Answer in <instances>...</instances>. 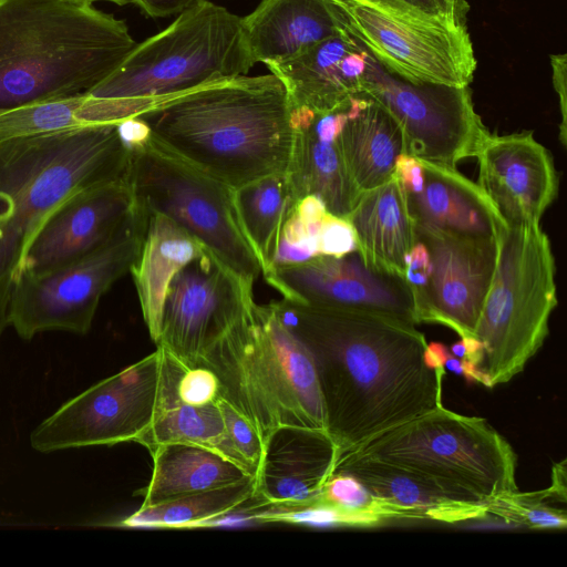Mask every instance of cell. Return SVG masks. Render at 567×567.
Segmentation results:
<instances>
[{
	"mask_svg": "<svg viewBox=\"0 0 567 567\" xmlns=\"http://www.w3.org/2000/svg\"><path fill=\"white\" fill-rule=\"evenodd\" d=\"M312 359L338 460L441 405L445 369L424 361L416 324L382 313L271 302ZM337 460V461H338Z\"/></svg>",
	"mask_w": 567,
	"mask_h": 567,
	"instance_id": "cell-1",
	"label": "cell"
},
{
	"mask_svg": "<svg viewBox=\"0 0 567 567\" xmlns=\"http://www.w3.org/2000/svg\"><path fill=\"white\" fill-rule=\"evenodd\" d=\"M137 117L155 142L234 189L290 164L291 104L272 73L214 80Z\"/></svg>",
	"mask_w": 567,
	"mask_h": 567,
	"instance_id": "cell-2",
	"label": "cell"
},
{
	"mask_svg": "<svg viewBox=\"0 0 567 567\" xmlns=\"http://www.w3.org/2000/svg\"><path fill=\"white\" fill-rule=\"evenodd\" d=\"M136 45L124 20L66 0H0V113L90 91Z\"/></svg>",
	"mask_w": 567,
	"mask_h": 567,
	"instance_id": "cell-3",
	"label": "cell"
},
{
	"mask_svg": "<svg viewBox=\"0 0 567 567\" xmlns=\"http://www.w3.org/2000/svg\"><path fill=\"white\" fill-rule=\"evenodd\" d=\"M117 124L0 141V338L28 247L48 215L86 187L126 179Z\"/></svg>",
	"mask_w": 567,
	"mask_h": 567,
	"instance_id": "cell-4",
	"label": "cell"
},
{
	"mask_svg": "<svg viewBox=\"0 0 567 567\" xmlns=\"http://www.w3.org/2000/svg\"><path fill=\"white\" fill-rule=\"evenodd\" d=\"M197 365L216 374L220 396L249 421L264 444L284 426L326 431L310 353L271 302L245 309L208 341Z\"/></svg>",
	"mask_w": 567,
	"mask_h": 567,
	"instance_id": "cell-5",
	"label": "cell"
},
{
	"mask_svg": "<svg viewBox=\"0 0 567 567\" xmlns=\"http://www.w3.org/2000/svg\"><path fill=\"white\" fill-rule=\"evenodd\" d=\"M254 65L241 18L206 0L136 43L86 93L97 124H118L210 81L246 75Z\"/></svg>",
	"mask_w": 567,
	"mask_h": 567,
	"instance_id": "cell-6",
	"label": "cell"
},
{
	"mask_svg": "<svg viewBox=\"0 0 567 567\" xmlns=\"http://www.w3.org/2000/svg\"><path fill=\"white\" fill-rule=\"evenodd\" d=\"M346 454L409 470L465 501L491 504L517 491V457L506 439L485 419L443 405Z\"/></svg>",
	"mask_w": 567,
	"mask_h": 567,
	"instance_id": "cell-7",
	"label": "cell"
},
{
	"mask_svg": "<svg viewBox=\"0 0 567 567\" xmlns=\"http://www.w3.org/2000/svg\"><path fill=\"white\" fill-rule=\"evenodd\" d=\"M498 259L475 338L492 388L520 373L548 336L557 306L556 266L539 224L505 226Z\"/></svg>",
	"mask_w": 567,
	"mask_h": 567,
	"instance_id": "cell-8",
	"label": "cell"
},
{
	"mask_svg": "<svg viewBox=\"0 0 567 567\" xmlns=\"http://www.w3.org/2000/svg\"><path fill=\"white\" fill-rule=\"evenodd\" d=\"M126 182L135 203L175 221L234 272L252 284L261 274L238 218L234 188L152 136L145 144L130 148Z\"/></svg>",
	"mask_w": 567,
	"mask_h": 567,
	"instance_id": "cell-9",
	"label": "cell"
},
{
	"mask_svg": "<svg viewBox=\"0 0 567 567\" xmlns=\"http://www.w3.org/2000/svg\"><path fill=\"white\" fill-rule=\"evenodd\" d=\"M343 28L388 72L411 83L470 86L476 59L466 23L402 0H329Z\"/></svg>",
	"mask_w": 567,
	"mask_h": 567,
	"instance_id": "cell-10",
	"label": "cell"
},
{
	"mask_svg": "<svg viewBox=\"0 0 567 567\" xmlns=\"http://www.w3.org/2000/svg\"><path fill=\"white\" fill-rule=\"evenodd\" d=\"M148 212L137 203L116 233L89 254L47 272L21 274L9 320L23 340L43 331H90L102 296L130 272L140 254Z\"/></svg>",
	"mask_w": 567,
	"mask_h": 567,
	"instance_id": "cell-11",
	"label": "cell"
},
{
	"mask_svg": "<svg viewBox=\"0 0 567 567\" xmlns=\"http://www.w3.org/2000/svg\"><path fill=\"white\" fill-rule=\"evenodd\" d=\"M164 382L161 348L62 404L31 433L38 452L135 442L152 424Z\"/></svg>",
	"mask_w": 567,
	"mask_h": 567,
	"instance_id": "cell-12",
	"label": "cell"
},
{
	"mask_svg": "<svg viewBox=\"0 0 567 567\" xmlns=\"http://www.w3.org/2000/svg\"><path fill=\"white\" fill-rule=\"evenodd\" d=\"M359 95L375 101L394 118L403 153L422 161L456 167L475 157L489 135L475 112L470 86L411 83L388 72L371 54Z\"/></svg>",
	"mask_w": 567,
	"mask_h": 567,
	"instance_id": "cell-13",
	"label": "cell"
},
{
	"mask_svg": "<svg viewBox=\"0 0 567 567\" xmlns=\"http://www.w3.org/2000/svg\"><path fill=\"white\" fill-rule=\"evenodd\" d=\"M252 285L205 249L173 278L156 346L196 367L208 341L255 302Z\"/></svg>",
	"mask_w": 567,
	"mask_h": 567,
	"instance_id": "cell-14",
	"label": "cell"
},
{
	"mask_svg": "<svg viewBox=\"0 0 567 567\" xmlns=\"http://www.w3.org/2000/svg\"><path fill=\"white\" fill-rule=\"evenodd\" d=\"M427 248L431 274L412 296L416 323L445 326L460 338L475 337L498 259V239L454 236L414 225Z\"/></svg>",
	"mask_w": 567,
	"mask_h": 567,
	"instance_id": "cell-15",
	"label": "cell"
},
{
	"mask_svg": "<svg viewBox=\"0 0 567 567\" xmlns=\"http://www.w3.org/2000/svg\"><path fill=\"white\" fill-rule=\"evenodd\" d=\"M284 299L317 307L355 309L417 324L411 290L403 278L369 268L358 251L317 256L262 274Z\"/></svg>",
	"mask_w": 567,
	"mask_h": 567,
	"instance_id": "cell-16",
	"label": "cell"
},
{
	"mask_svg": "<svg viewBox=\"0 0 567 567\" xmlns=\"http://www.w3.org/2000/svg\"><path fill=\"white\" fill-rule=\"evenodd\" d=\"M134 204L126 179L96 184L70 195L39 227L21 274L47 272L100 247L126 220Z\"/></svg>",
	"mask_w": 567,
	"mask_h": 567,
	"instance_id": "cell-17",
	"label": "cell"
},
{
	"mask_svg": "<svg viewBox=\"0 0 567 567\" xmlns=\"http://www.w3.org/2000/svg\"><path fill=\"white\" fill-rule=\"evenodd\" d=\"M475 157L478 186L507 226L539 224L557 196L558 177L549 151L532 132L491 134Z\"/></svg>",
	"mask_w": 567,
	"mask_h": 567,
	"instance_id": "cell-18",
	"label": "cell"
},
{
	"mask_svg": "<svg viewBox=\"0 0 567 567\" xmlns=\"http://www.w3.org/2000/svg\"><path fill=\"white\" fill-rule=\"evenodd\" d=\"M369 56L342 25L317 44L266 66L284 84L291 107L327 113L344 107L361 93Z\"/></svg>",
	"mask_w": 567,
	"mask_h": 567,
	"instance_id": "cell-19",
	"label": "cell"
},
{
	"mask_svg": "<svg viewBox=\"0 0 567 567\" xmlns=\"http://www.w3.org/2000/svg\"><path fill=\"white\" fill-rule=\"evenodd\" d=\"M337 460V447L326 431L279 427L266 441L254 498L258 506L307 505L318 496Z\"/></svg>",
	"mask_w": 567,
	"mask_h": 567,
	"instance_id": "cell-20",
	"label": "cell"
},
{
	"mask_svg": "<svg viewBox=\"0 0 567 567\" xmlns=\"http://www.w3.org/2000/svg\"><path fill=\"white\" fill-rule=\"evenodd\" d=\"M333 472L355 477L394 509L400 519L457 524L488 517V503L461 499L435 482L383 461L344 454Z\"/></svg>",
	"mask_w": 567,
	"mask_h": 567,
	"instance_id": "cell-21",
	"label": "cell"
},
{
	"mask_svg": "<svg viewBox=\"0 0 567 567\" xmlns=\"http://www.w3.org/2000/svg\"><path fill=\"white\" fill-rule=\"evenodd\" d=\"M422 190L405 195L415 226L468 238L498 239L506 224L478 184L456 167L422 161Z\"/></svg>",
	"mask_w": 567,
	"mask_h": 567,
	"instance_id": "cell-22",
	"label": "cell"
},
{
	"mask_svg": "<svg viewBox=\"0 0 567 567\" xmlns=\"http://www.w3.org/2000/svg\"><path fill=\"white\" fill-rule=\"evenodd\" d=\"M241 22L255 63L265 65L289 59L342 27L329 0H260Z\"/></svg>",
	"mask_w": 567,
	"mask_h": 567,
	"instance_id": "cell-23",
	"label": "cell"
},
{
	"mask_svg": "<svg viewBox=\"0 0 567 567\" xmlns=\"http://www.w3.org/2000/svg\"><path fill=\"white\" fill-rule=\"evenodd\" d=\"M354 228L358 252L379 272L404 279L405 258L416 241L405 194L392 176L386 183L363 192L348 216Z\"/></svg>",
	"mask_w": 567,
	"mask_h": 567,
	"instance_id": "cell-24",
	"label": "cell"
},
{
	"mask_svg": "<svg viewBox=\"0 0 567 567\" xmlns=\"http://www.w3.org/2000/svg\"><path fill=\"white\" fill-rule=\"evenodd\" d=\"M313 114L307 107L291 110L295 141L287 175L298 200L316 195L330 214L348 218L362 193L347 169L338 138H322L311 128Z\"/></svg>",
	"mask_w": 567,
	"mask_h": 567,
	"instance_id": "cell-25",
	"label": "cell"
},
{
	"mask_svg": "<svg viewBox=\"0 0 567 567\" xmlns=\"http://www.w3.org/2000/svg\"><path fill=\"white\" fill-rule=\"evenodd\" d=\"M147 212L145 236L130 272L145 326L151 339L156 343L161 333L164 301L173 278L187 264L199 257L205 248L165 215Z\"/></svg>",
	"mask_w": 567,
	"mask_h": 567,
	"instance_id": "cell-26",
	"label": "cell"
},
{
	"mask_svg": "<svg viewBox=\"0 0 567 567\" xmlns=\"http://www.w3.org/2000/svg\"><path fill=\"white\" fill-rule=\"evenodd\" d=\"M163 352L164 382L159 406L151 426L135 443L148 451L167 443L203 446L225 456L254 475L226 430L217 400L194 405L184 403L176 396L175 384L184 365L164 350Z\"/></svg>",
	"mask_w": 567,
	"mask_h": 567,
	"instance_id": "cell-27",
	"label": "cell"
},
{
	"mask_svg": "<svg viewBox=\"0 0 567 567\" xmlns=\"http://www.w3.org/2000/svg\"><path fill=\"white\" fill-rule=\"evenodd\" d=\"M148 452L153 458L151 480L134 493L143 498L141 508L254 476L225 456L198 445L167 443Z\"/></svg>",
	"mask_w": 567,
	"mask_h": 567,
	"instance_id": "cell-28",
	"label": "cell"
},
{
	"mask_svg": "<svg viewBox=\"0 0 567 567\" xmlns=\"http://www.w3.org/2000/svg\"><path fill=\"white\" fill-rule=\"evenodd\" d=\"M338 143L347 169L361 193L386 183L393 176L398 156L403 153L401 128L371 99L358 116L346 123Z\"/></svg>",
	"mask_w": 567,
	"mask_h": 567,
	"instance_id": "cell-29",
	"label": "cell"
},
{
	"mask_svg": "<svg viewBox=\"0 0 567 567\" xmlns=\"http://www.w3.org/2000/svg\"><path fill=\"white\" fill-rule=\"evenodd\" d=\"M234 199L262 275L272 265L282 227L295 212L298 198L287 173H278L235 188Z\"/></svg>",
	"mask_w": 567,
	"mask_h": 567,
	"instance_id": "cell-30",
	"label": "cell"
},
{
	"mask_svg": "<svg viewBox=\"0 0 567 567\" xmlns=\"http://www.w3.org/2000/svg\"><path fill=\"white\" fill-rule=\"evenodd\" d=\"M255 477L183 496L156 506L138 508L114 524L125 527L190 528L244 507L254 499Z\"/></svg>",
	"mask_w": 567,
	"mask_h": 567,
	"instance_id": "cell-31",
	"label": "cell"
},
{
	"mask_svg": "<svg viewBox=\"0 0 567 567\" xmlns=\"http://www.w3.org/2000/svg\"><path fill=\"white\" fill-rule=\"evenodd\" d=\"M566 496L550 486L546 489L519 493L512 492L493 501L488 516L532 529H563L567 525Z\"/></svg>",
	"mask_w": 567,
	"mask_h": 567,
	"instance_id": "cell-32",
	"label": "cell"
},
{
	"mask_svg": "<svg viewBox=\"0 0 567 567\" xmlns=\"http://www.w3.org/2000/svg\"><path fill=\"white\" fill-rule=\"evenodd\" d=\"M311 503L352 514L373 516L383 523L400 519L398 513L386 503L369 492L355 477L343 472L331 473Z\"/></svg>",
	"mask_w": 567,
	"mask_h": 567,
	"instance_id": "cell-33",
	"label": "cell"
},
{
	"mask_svg": "<svg viewBox=\"0 0 567 567\" xmlns=\"http://www.w3.org/2000/svg\"><path fill=\"white\" fill-rule=\"evenodd\" d=\"M217 403L226 426V430L238 450L241 457L248 464L254 473L257 474L262 460L265 444L249 423L226 399L219 396Z\"/></svg>",
	"mask_w": 567,
	"mask_h": 567,
	"instance_id": "cell-34",
	"label": "cell"
},
{
	"mask_svg": "<svg viewBox=\"0 0 567 567\" xmlns=\"http://www.w3.org/2000/svg\"><path fill=\"white\" fill-rule=\"evenodd\" d=\"M175 392L184 403L206 404L220 396V383L216 374L204 365L184 367L177 378Z\"/></svg>",
	"mask_w": 567,
	"mask_h": 567,
	"instance_id": "cell-35",
	"label": "cell"
},
{
	"mask_svg": "<svg viewBox=\"0 0 567 567\" xmlns=\"http://www.w3.org/2000/svg\"><path fill=\"white\" fill-rule=\"evenodd\" d=\"M318 243L322 256L343 257L358 251L355 231L349 219L329 212L321 221Z\"/></svg>",
	"mask_w": 567,
	"mask_h": 567,
	"instance_id": "cell-36",
	"label": "cell"
},
{
	"mask_svg": "<svg viewBox=\"0 0 567 567\" xmlns=\"http://www.w3.org/2000/svg\"><path fill=\"white\" fill-rule=\"evenodd\" d=\"M431 274V259L426 246L417 240L405 258L404 280L412 296L421 291L427 284Z\"/></svg>",
	"mask_w": 567,
	"mask_h": 567,
	"instance_id": "cell-37",
	"label": "cell"
},
{
	"mask_svg": "<svg viewBox=\"0 0 567 567\" xmlns=\"http://www.w3.org/2000/svg\"><path fill=\"white\" fill-rule=\"evenodd\" d=\"M393 176L398 179L405 195L420 193L424 184V169L421 159L401 153L395 161Z\"/></svg>",
	"mask_w": 567,
	"mask_h": 567,
	"instance_id": "cell-38",
	"label": "cell"
},
{
	"mask_svg": "<svg viewBox=\"0 0 567 567\" xmlns=\"http://www.w3.org/2000/svg\"><path fill=\"white\" fill-rule=\"evenodd\" d=\"M550 64L553 70V84L559 97L561 123L559 138L566 145V100H567V55L551 54Z\"/></svg>",
	"mask_w": 567,
	"mask_h": 567,
	"instance_id": "cell-39",
	"label": "cell"
},
{
	"mask_svg": "<svg viewBox=\"0 0 567 567\" xmlns=\"http://www.w3.org/2000/svg\"><path fill=\"white\" fill-rule=\"evenodd\" d=\"M206 0H133L143 14L148 18H164L179 14Z\"/></svg>",
	"mask_w": 567,
	"mask_h": 567,
	"instance_id": "cell-40",
	"label": "cell"
},
{
	"mask_svg": "<svg viewBox=\"0 0 567 567\" xmlns=\"http://www.w3.org/2000/svg\"><path fill=\"white\" fill-rule=\"evenodd\" d=\"M117 128L122 140L133 148L145 144L151 137V128L140 117L134 116L126 118L117 124Z\"/></svg>",
	"mask_w": 567,
	"mask_h": 567,
	"instance_id": "cell-41",
	"label": "cell"
},
{
	"mask_svg": "<svg viewBox=\"0 0 567 567\" xmlns=\"http://www.w3.org/2000/svg\"><path fill=\"white\" fill-rule=\"evenodd\" d=\"M295 212L305 223L319 221L328 213L324 203L312 194L299 199Z\"/></svg>",
	"mask_w": 567,
	"mask_h": 567,
	"instance_id": "cell-42",
	"label": "cell"
},
{
	"mask_svg": "<svg viewBox=\"0 0 567 567\" xmlns=\"http://www.w3.org/2000/svg\"><path fill=\"white\" fill-rule=\"evenodd\" d=\"M450 354L451 352L445 344L431 342L426 346L424 361L431 369H445L444 364Z\"/></svg>",
	"mask_w": 567,
	"mask_h": 567,
	"instance_id": "cell-43",
	"label": "cell"
},
{
	"mask_svg": "<svg viewBox=\"0 0 567 567\" xmlns=\"http://www.w3.org/2000/svg\"><path fill=\"white\" fill-rule=\"evenodd\" d=\"M402 1L409 3L410 6L416 8L421 11L427 12V13L452 17L446 11V9L444 8V6L442 4V2L440 0H402Z\"/></svg>",
	"mask_w": 567,
	"mask_h": 567,
	"instance_id": "cell-44",
	"label": "cell"
},
{
	"mask_svg": "<svg viewBox=\"0 0 567 567\" xmlns=\"http://www.w3.org/2000/svg\"><path fill=\"white\" fill-rule=\"evenodd\" d=\"M446 11L457 21L466 23V14L470 9L465 0H440Z\"/></svg>",
	"mask_w": 567,
	"mask_h": 567,
	"instance_id": "cell-45",
	"label": "cell"
},
{
	"mask_svg": "<svg viewBox=\"0 0 567 567\" xmlns=\"http://www.w3.org/2000/svg\"><path fill=\"white\" fill-rule=\"evenodd\" d=\"M66 1L75 3V4H81V6H93L94 2H99V1L112 2L117 6H125L128 3H133V0H66Z\"/></svg>",
	"mask_w": 567,
	"mask_h": 567,
	"instance_id": "cell-46",
	"label": "cell"
}]
</instances>
